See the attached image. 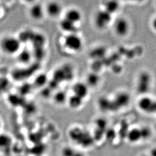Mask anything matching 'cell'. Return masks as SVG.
<instances>
[{"mask_svg": "<svg viewBox=\"0 0 156 156\" xmlns=\"http://www.w3.org/2000/svg\"><path fill=\"white\" fill-rule=\"evenodd\" d=\"M104 6L105 10L109 12V13L113 15V14L116 13L119 9L120 4L119 2L115 1H109L105 2Z\"/></svg>", "mask_w": 156, "mask_h": 156, "instance_id": "obj_15", "label": "cell"}, {"mask_svg": "<svg viewBox=\"0 0 156 156\" xmlns=\"http://www.w3.org/2000/svg\"><path fill=\"white\" fill-rule=\"evenodd\" d=\"M149 156H156V147L153 148L151 151L150 155Z\"/></svg>", "mask_w": 156, "mask_h": 156, "instance_id": "obj_27", "label": "cell"}, {"mask_svg": "<svg viewBox=\"0 0 156 156\" xmlns=\"http://www.w3.org/2000/svg\"><path fill=\"white\" fill-rule=\"evenodd\" d=\"M83 99L73 94L68 98V104L72 109H78L83 104Z\"/></svg>", "mask_w": 156, "mask_h": 156, "instance_id": "obj_17", "label": "cell"}, {"mask_svg": "<svg viewBox=\"0 0 156 156\" xmlns=\"http://www.w3.org/2000/svg\"><path fill=\"white\" fill-rule=\"evenodd\" d=\"M19 60L21 62H28L30 57V52L27 53V52H24L23 53H19Z\"/></svg>", "mask_w": 156, "mask_h": 156, "instance_id": "obj_23", "label": "cell"}, {"mask_svg": "<svg viewBox=\"0 0 156 156\" xmlns=\"http://www.w3.org/2000/svg\"><path fill=\"white\" fill-rule=\"evenodd\" d=\"M70 139L83 147H88L93 142L94 137L82 128L74 127L69 132Z\"/></svg>", "mask_w": 156, "mask_h": 156, "instance_id": "obj_1", "label": "cell"}, {"mask_svg": "<svg viewBox=\"0 0 156 156\" xmlns=\"http://www.w3.org/2000/svg\"><path fill=\"white\" fill-rule=\"evenodd\" d=\"M66 96L64 93H58L55 97V102L58 104L62 105L66 102Z\"/></svg>", "mask_w": 156, "mask_h": 156, "instance_id": "obj_21", "label": "cell"}, {"mask_svg": "<svg viewBox=\"0 0 156 156\" xmlns=\"http://www.w3.org/2000/svg\"><path fill=\"white\" fill-rule=\"evenodd\" d=\"M98 106L101 110L105 112L113 111L112 101L106 97L101 98L98 101Z\"/></svg>", "mask_w": 156, "mask_h": 156, "instance_id": "obj_14", "label": "cell"}, {"mask_svg": "<svg viewBox=\"0 0 156 156\" xmlns=\"http://www.w3.org/2000/svg\"><path fill=\"white\" fill-rule=\"evenodd\" d=\"M140 133H141V139L146 140L150 137L151 135V131L149 128L147 127H143L140 128Z\"/></svg>", "mask_w": 156, "mask_h": 156, "instance_id": "obj_22", "label": "cell"}, {"mask_svg": "<svg viewBox=\"0 0 156 156\" xmlns=\"http://www.w3.org/2000/svg\"><path fill=\"white\" fill-rule=\"evenodd\" d=\"M152 77L147 72H141L137 79V90L139 93H147L152 86Z\"/></svg>", "mask_w": 156, "mask_h": 156, "instance_id": "obj_5", "label": "cell"}, {"mask_svg": "<svg viewBox=\"0 0 156 156\" xmlns=\"http://www.w3.org/2000/svg\"><path fill=\"white\" fill-rule=\"evenodd\" d=\"M82 14L78 9L72 8L68 9L65 14L64 18L76 25L82 19Z\"/></svg>", "mask_w": 156, "mask_h": 156, "instance_id": "obj_12", "label": "cell"}, {"mask_svg": "<svg viewBox=\"0 0 156 156\" xmlns=\"http://www.w3.org/2000/svg\"><path fill=\"white\" fill-rule=\"evenodd\" d=\"M64 45L70 51L77 53L81 50L83 43L81 37L74 33L68 34L65 37Z\"/></svg>", "mask_w": 156, "mask_h": 156, "instance_id": "obj_3", "label": "cell"}, {"mask_svg": "<svg viewBox=\"0 0 156 156\" xmlns=\"http://www.w3.org/2000/svg\"><path fill=\"white\" fill-rule=\"evenodd\" d=\"M155 100L150 97L144 96L140 98L138 107L140 110L147 114H154Z\"/></svg>", "mask_w": 156, "mask_h": 156, "instance_id": "obj_8", "label": "cell"}, {"mask_svg": "<svg viewBox=\"0 0 156 156\" xmlns=\"http://www.w3.org/2000/svg\"></svg>", "mask_w": 156, "mask_h": 156, "instance_id": "obj_32", "label": "cell"}, {"mask_svg": "<svg viewBox=\"0 0 156 156\" xmlns=\"http://www.w3.org/2000/svg\"><path fill=\"white\" fill-rule=\"evenodd\" d=\"M45 12L48 15L53 18H56L59 17L62 13V5L56 2H49L44 7Z\"/></svg>", "mask_w": 156, "mask_h": 156, "instance_id": "obj_9", "label": "cell"}, {"mask_svg": "<svg viewBox=\"0 0 156 156\" xmlns=\"http://www.w3.org/2000/svg\"><path fill=\"white\" fill-rule=\"evenodd\" d=\"M100 77L95 73H92L87 77V81L88 82V86H96L100 81Z\"/></svg>", "mask_w": 156, "mask_h": 156, "instance_id": "obj_19", "label": "cell"}, {"mask_svg": "<svg viewBox=\"0 0 156 156\" xmlns=\"http://www.w3.org/2000/svg\"><path fill=\"white\" fill-rule=\"evenodd\" d=\"M154 114H156V100L154 102Z\"/></svg>", "mask_w": 156, "mask_h": 156, "instance_id": "obj_28", "label": "cell"}, {"mask_svg": "<svg viewBox=\"0 0 156 156\" xmlns=\"http://www.w3.org/2000/svg\"><path fill=\"white\" fill-rule=\"evenodd\" d=\"M112 101L113 111H115L127 106L129 103L130 97L126 93L121 92L117 94Z\"/></svg>", "mask_w": 156, "mask_h": 156, "instance_id": "obj_7", "label": "cell"}, {"mask_svg": "<svg viewBox=\"0 0 156 156\" xmlns=\"http://www.w3.org/2000/svg\"><path fill=\"white\" fill-rule=\"evenodd\" d=\"M73 94L84 100L88 96L89 93L88 85L83 83H76L72 88Z\"/></svg>", "mask_w": 156, "mask_h": 156, "instance_id": "obj_10", "label": "cell"}, {"mask_svg": "<svg viewBox=\"0 0 156 156\" xmlns=\"http://www.w3.org/2000/svg\"><path fill=\"white\" fill-rule=\"evenodd\" d=\"M11 139L7 134L0 135V150H6L9 147L11 144Z\"/></svg>", "mask_w": 156, "mask_h": 156, "instance_id": "obj_18", "label": "cell"}, {"mask_svg": "<svg viewBox=\"0 0 156 156\" xmlns=\"http://www.w3.org/2000/svg\"><path fill=\"white\" fill-rule=\"evenodd\" d=\"M73 156H84V154L83 153V152H80V151H76L74 155Z\"/></svg>", "mask_w": 156, "mask_h": 156, "instance_id": "obj_26", "label": "cell"}, {"mask_svg": "<svg viewBox=\"0 0 156 156\" xmlns=\"http://www.w3.org/2000/svg\"><path fill=\"white\" fill-rule=\"evenodd\" d=\"M1 126V120H0V127Z\"/></svg>", "mask_w": 156, "mask_h": 156, "instance_id": "obj_29", "label": "cell"}, {"mask_svg": "<svg viewBox=\"0 0 156 156\" xmlns=\"http://www.w3.org/2000/svg\"><path fill=\"white\" fill-rule=\"evenodd\" d=\"M147 156V155H143V156Z\"/></svg>", "mask_w": 156, "mask_h": 156, "instance_id": "obj_30", "label": "cell"}, {"mask_svg": "<svg viewBox=\"0 0 156 156\" xmlns=\"http://www.w3.org/2000/svg\"><path fill=\"white\" fill-rule=\"evenodd\" d=\"M21 42L13 35H6L0 41V48L4 53L9 55H15L20 49Z\"/></svg>", "mask_w": 156, "mask_h": 156, "instance_id": "obj_2", "label": "cell"}, {"mask_svg": "<svg viewBox=\"0 0 156 156\" xmlns=\"http://www.w3.org/2000/svg\"><path fill=\"white\" fill-rule=\"evenodd\" d=\"M45 13L44 7L39 4L33 5L29 10L30 16L35 20H41L44 16Z\"/></svg>", "mask_w": 156, "mask_h": 156, "instance_id": "obj_11", "label": "cell"}, {"mask_svg": "<svg viewBox=\"0 0 156 156\" xmlns=\"http://www.w3.org/2000/svg\"><path fill=\"white\" fill-rule=\"evenodd\" d=\"M127 137L129 141L132 143H136L141 140V133L140 128H133L129 130Z\"/></svg>", "mask_w": 156, "mask_h": 156, "instance_id": "obj_16", "label": "cell"}, {"mask_svg": "<svg viewBox=\"0 0 156 156\" xmlns=\"http://www.w3.org/2000/svg\"><path fill=\"white\" fill-rule=\"evenodd\" d=\"M0 9H1V7H0Z\"/></svg>", "mask_w": 156, "mask_h": 156, "instance_id": "obj_31", "label": "cell"}, {"mask_svg": "<svg viewBox=\"0 0 156 156\" xmlns=\"http://www.w3.org/2000/svg\"><path fill=\"white\" fill-rule=\"evenodd\" d=\"M114 30L117 35L124 37L128 34L130 30V24L125 18H118L114 24Z\"/></svg>", "mask_w": 156, "mask_h": 156, "instance_id": "obj_6", "label": "cell"}, {"mask_svg": "<svg viewBox=\"0 0 156 156\" xmlns=\"http://www.w3.org/2000/svg\"><path fill=\"white\" fill-rule=\"evenodd\" d=\"M112 21V15L103 10L96 12L94 23L96 27L100 30H104L109 27Z\"/></svg>", "mask_w": 156, "mask_h": 156, "instance_id": "obj_4", "label": "cell"}, {"mask_svg": "<svg viewBox=\"0 0 156 156\" xmlns=\"http://www.w3.org/2000/svg\"><path fill=\"white\" fill-rule=\"evenodd\" d=\"M60 27L61 30L66 33H68V34L75 33L77 29L76 24L65 18L61 21Z\"/></svg>", "mask_w": 156, "mask_h": 156, "instance_id": "obj_13", "label": "cell"}, {"mask_svg": "<svg viewBox=\"0 0 156 156\" xmlns=\"http://www.w3.org/2000/svg\"><path fill=\"white\" fill-rule=\"evenodd\" d=\"M107 137L108 140H113L115 137V132L112 130H109L107 133Z\"/></svg>", "mask_w": 156, "mask_h": 156, "instance_id": "obj_24", "label": "cell"}, {"mask_svg": "<svg viewBox=\"0 0 156 156\" xmlns=\"http://www.w3.org/2000/svg\"><path fill=\"white\" fill-rule=\"evenodd\" d=\"M151 25H152V28L156 32V16L155 18H154V19L152 21Z\"/></svg>", "mask_w": 156, "mask_h": 156, "instance_id": "obj_25", "label": "cell"}, {"mask_svg": "<svg viewBox=\"0 0 156 156\" xmlns=\"http://www.w3.org/2000/svg\"><path fill=\"white\" fill-rule=\"evenodd\" d=\"M76 151L70 146H66L61 151L62 156H73Z\"/></svg>", "mask_w": 156, "mask_h": 156, "instance_id": "obj_20", "label": "cell"}]
</instances>
